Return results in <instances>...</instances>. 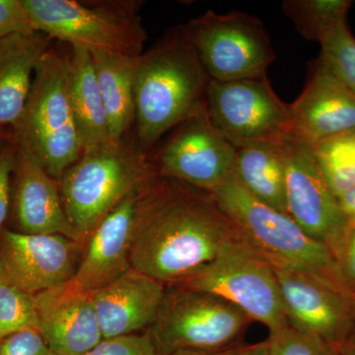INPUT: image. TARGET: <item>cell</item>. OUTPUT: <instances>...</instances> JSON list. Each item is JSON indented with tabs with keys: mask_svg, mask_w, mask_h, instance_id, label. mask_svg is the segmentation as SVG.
<instances>
[{
	"mask_svg": "<svg viewBox=\"0 0 355 355\" xmlns=\"http://www.w3.org/2000/svg\"><path fill=\"white\" fill-rule=\"evenodd\" d=\"M239 235L210 193L155 174L139 191L130 263L174 286L209 265Z\"/></svg>",
	"mask_w": 355,
	"mask_h": 355,
	"instance_id": "cell-1",
	"label": "cell"
},
{
	"mask_svg": "<svg viewBox=\"0 0 355 355\" xmlns=\"http://www.w3.org/2000/svg\"><path fill=\"white\" fill-rule=\"evenodd\" d=\"M211 79L184 27L173 30L137 60L135 139L146 155L163 135L205 106Z\"/></svg>",
	"mask_w": 355,
	"mask_h": 355,
	"instance_id": "cell-2",
	"label": "cell"
},
{
	"mask_svg": "<svg viewBox=\"0 0 355 355\" xmlns=\"http://www.w3.org/2000/svg\"><path fill=\"white\" fill-rule=\"evenodd\" d=\"M155 174L149 156L128 137L84 150L58 182L65 214L81 239Z\"/></svg>",
	"mask_w": 355,
	"mask_h": 355,
	"instance_id": "cell-3",
	"label": "cell"
},
{
	"mask_svg": "<svg viewBox=\"0 0 355 355\" xmlns=\"http://www.w3.org/2000/svg\"><path fill=\"white\" fill-rule=\"evenodd\" d=\"M210 195L245 242L272 265L314 275L349 293L328 247L306 234L286 212L257 200L234 173Z\"/></svg>",
	"mask_w": 355,
	"mask_h": 355,
	"instance_id": "cell-4",
	"label": "cell"
},
{
	"mask_svg": "<svg viewBox=\"0 0 355 355\" xmlns=\"http://www.w3.org/2000/svg\"><path fill=\"white\" fill-rule=\"evenodd\" d=\"M9 132L55 181L78 160L83 146L70 101L69 58L51 49L46 53L35 74L24 112Z\"/></svg>",
	"mask_w": 355,
	"mask_h": 355,
	"instance_id": "cell-5",
	"label": "cell"
},
{
	"mask_svg": "<svg viewBox=\"0 0 355 355\" xmlns=\"http://www.w3.org/2000/svg\"><path fill=\"white\" fill-rule=\"evenodd\" d=\"M36 32L90 53L127 57L144 53L147 33L140 2L24 0Z\"/></svg>",
	"mask_w": 355,
	"mask_h": 355,
	"instance_id": "cell-6",
	"label": "cell"
},
{
	"mask_svg": "<svg viewBox=\"0 0 355 355\" xmlns=\"http://www.w3.org/2000/svg\"><path fill=\"white\" fill-rule=\"evenodd\" d=\"M171 286L218 296L270 333L289 324L272 263L241 235L226 243L200 272Z\"/></svg>",
	"mask_w": 355,
	"mask_h": 355,
	"instance_id": "cell-7",
	"label": "cell"
},
{
	"mask_svg": "<svg viewBox=\"0 0 355 355\" xmlns=\"http://www.w3.org/2000/svg\"><path fill=\"white\" fill-rule=\"evenodd\" d=\"M250 321L218 296L170 286L148 331L156 355L184 349L220 354L237 345Z\"/></svg>",
	"mask_w": 355,
	"mask_h": 355,
	"instance_id": "cell-8",
	"label": "cell"
},
{
	"mask_svg": "<svg viewBox=\"0 0 355 355\" xmlns=\"http://www.w3.org/2000/svg\"><path fill=\"white\" fill-rule=\"evenodd\" d=\"M184 30L211 80L266 78L275 62L265 26L250 14L207 11Z\"/></svg>",
	"mask_w": 355,
	"mask_h": 355,
	"instance_id": "cell-9",
	"label": "cell"
},
{
	"mask_svg": "<svg viewBox=\"0 0 355 355\" xmlns=\"http://www.w3.org/2000/svg\"><path fill=\"white\" fill-rule=\"evenodd\" d=\"M277 142L286 166L287 214L334 256L349 226L318 166L314 148L291 130Z\"/></svg>",
	"mask_w": 355,
	"mask_h": 355,
	"instance_id": "cell-10",
	"label": "cell"
},
{
	"mask_svg": "<svg viewBox=\"0 0 355 355\" xmlns=\"http://www.w3.org/2000/svg\"><path fill=\"white\" fill-rule=\"evenodd\" d=\"M205 109L214 128L235 147L277 141L291 130L289 104L280 100L268 77L210 80Z\"/></svg>",
	"mask_w": 355,
	"mask_h": 355,
	"instance_id": "cell-11",
	"label": "cell"
},
{
	"mask_svg": "<svg viewBox=\"0 0 355 355\" xmlns=\"http://www.w3.org/2000/svg\"><path fill=\"white\" fill-rule=\"evenodd\" d=\"M237 149L210 121L205 106L175 128L149 157L157 176L211 193L234 173Z\"/></svg>",
	"mask_w": 355,
	"mask_h": 355,
	"instance_id": "cell-12",
	"label": "cell"
},
{
	"mask_svg": "<svg viewBox=\"0 0 355 355\" xmlns=\"http://www.w3.org/2000/svg\"><path fill=\"white\" fill-rule=\"evenodd\" d=\"M272 266L288 324L340 349L354 334L355 299L327 280Z\"/></svg>",
	"mask_w": 355,
	"mask_h": 355,
	"instance_id": "cell-13",
	"label": "cell"
},
{
	"mask_svg": "<svg viewBox=\"0 0 355 355\" xmlns=\"http://www.w3.org/2000/svg\"><path fill=\"white\" fill-rule=\"evenodd\" d=\"M81 244L64 235L0 233V277L36 295L71 282L81 257Z\"/></svg>",
	"mask_w": 355,
	"mask_h": 355,
	"instance_id": "cell-14",
	"label": "cell"
},
{
	"mask_svg": "<svg viewBox=\"0 0 355 355\" xmlns=\"http://www.w3.org/2000/svg\"><path fill=\"white\" fill-rule=\"evenodd\" d=\"M13 142L16 161L10 211L18 232L64 235L83 243L65 214L58 182L30 149Z\"/></svg>",
	"mask_w": 355,
	"mask_h": 355,
	"instance_id": "cell-15",
	"label": "cell"
},
{
	"mask_svg": "<svg viewBox=\"0 0 355 355\" xmlns=\"http://www.w3.org/2000/svg\"><path fill=\"white\" fill-rule=\"evenodd\" d=\"M34 296L37 330L53 355H81L104 340L90 292L69 282Z\"/></svg>",
	"mask_w": 355,
	"mask_h": 355,
	"instance_id": "cell-16",
	"label": "cell"
},
{
	"mask_svg": "<svg viewBox=\"0 0 355 355\" xmlns=\"http://www.w3.org/2000/svg\"><path fill=\"white\" fill-rule=\"evenodd\" d=\"M289 111L291 130L312 146L355 130V96L320 58L311 64L305 87Z\"/></svg>",
	"mask_w": 355,
	"mask_h": 355,
	"instance_id": "cell-17",
	"label": "cell"
},
{
	"mask_svg": "<svg viewBox=\"0 0 355 355\" xmlns=\"http://www.w3.org/2000/svg\"><path fill=\"white\" fill-rule=\"evenodd\" d=\"M139 191L125 198L89 236L87 247L71 280L77 288L98 291L132 268L133 221Z\"/></svg>",
	"mask_w": 355,
	"mask_h": 355,
	"instance_id": "cell-18",
	"label": "cell"
},
{
	"mask_svg": "<svg viewBox=\"0 0 355 355\" xmlns=\"http://www.w3.org/2000/svg\"><path fill=\"white\" fill-rule=\"evenodd\" d=\"M165 292L164 284L133 268L116 282L90 292L103 338L135 335L150 328Z\"/></svg>",
	"mask_w": 355,
	"mask_h": 355,
	"instance_id": "cell-19",
	"label": "cell"
},
{
	"mask_svg": "<svg viewBox=\"0 0 355 355\" xmlns=\"http://www.w3.org/2000/svg\"><path fill=\"white\" fill-rule=\"evenodd\" d=\"M53 41L40 32L0 39V132L20 120L35 74Z\"/></svg>",
	"mask_w": 355,
	"mask_h": 355,
	"instance_id": "cell-20",
	"label": "cell"
},
{
	"mask_svg": "<svg viewBox=\"0 0 355 355\" xmlns=\"http://www.w3.org/2000/svg\"><path fill=\"white\" fill-rule=\"evenodd\" d=\"M69 94L83 151L113 139L96 77L92 55L72 48L69 58Z\"/></svg>",
	"mask_w": 355,
	"mask_h": 355,
	"instance_id": "cell-21",
	"label": "cell"
},
{
	"mask_svg": "<svg viewBox=\"0 0 355 355\" xmlns=\"http://www.w3.org/2000/svg\"><path fill=\"white\" fill-rule=\"evenodd\" d=\"M90 53V51H89ZM113 139L128 137L135 123V80L137 60L108 53H90Z\"/></svg>",
	"mask_w": 355,
	"mask_h": 355,
	"instance_id": "cell-22",
	"label": "cell"
},
{
	"mask_svg": "<svg viewBox=\"0 0 355 355\" xmlns=\"http://www.w3.org/2000/svg\"><path fill=\"white\" fill-rule=\"evenodd\" d=\"M234 175L257 200L287 214L286 166L277 141L237 148Z\"/></svg>",
	"mask_w": 355,
	"mask_h": 355,
	"instance_id": "cell-23",
	"label": "cell"
},
{
	"mask_svg": "<svg viewBox=\"0 0 355 355\" xmlns=\"http://www.w3.org/2000/svg\"><path fill=\"white\" fill-rule=\"evenodd\" d=\"M349 0H286L282 9L301 36L320 44L340 26L347 24Z\"/></svg>",
	"mask_w": 355,
	"mask_h": 355,
	"instance_id": "cell-24",
	"label": "cell"
},
{
	"mask_svg": "<svg viewBox=\"0 0 355 355\" xmlns=\"http://www.w3.org/2000/svg\"><path fill=\"white\" fill-rule=\"evenodd\" d=\"M324 179L336 198L355 187V130L313 146Z\"/></svg>",
	"mask_w": 355,
	"mask_h": 355,
	"instance_id": "cell-25",
	"label": "cell"
},
{
	"mask_svg": "<svg viewBox=\"0 0 355 355\" xmlns=\"http://www.w3.org/2000/svg\"><path fill=\"white\" fill-rule=\"evenodd\" d=\"M37 326L35 296L0 277V340L25 329H37Z\"/></svg>",
	"mask_w": 355,
	"mask_h": 355,
	"instance_id": "cell-26",
	"label": "cell"
},
{
	"mask_svg": "<svg viewBox=\"0 0 355 355\" xmlns=\"http://www.w3.org/2000/svg\"><path fill=\"white\" fill-rule=\"evenodd\" d=\"M321 48L320 60L355 96V39L347 24L331 33Z\"/></svg>",
	"mask_w": 355,
	"mask_h": 355,
	"instance_id": "cell-27",
	"label": "cell"
},
{
	"mask_svg": "<svg viewBox=\"0 0 355 355\" xmlns=\"http://www.w3.org/2000/svg\"><path fill=\"white\" fill-rule=\"evenodd\" d=\"M270 355H340V349L291 324L270 333Z\"/></svg>",
	"mask_w": 355,
	"mask_h": 355,
	"instance_id": "cell-28",
	"label": "cell"
},
{
	"mask_svg": "<svg viewBox=\"0 0 355 355\" xmlns=\"http://www.w3.org/2000/svg\"><path fill=\"white\" fill-rule=\"evenodd\" d=\"M16 147L10 132L0 137V233L11 209Z\"/></svg>",
	"mask_w": 355,
	"mask_h": 355,
	"instance_id": "cell-29",
	"label": "cell"
},
{
	"mask_svg": "<svg viewBox=\"0 0 355 355\" xmlns=\"http://www.w3.org/2000/svg\"><path fill=\"white\" fill-rule=\"evenodd\" d=\"M81 355H156L149 331L144 335L120 336L103 340Z\"/></svg>",
	"mask_w": 355,
	"mask_h": 355,
	"instance_id": "cell-30",
	"label": "cell"
},
{
	"mask_svg": "<svg viewBox=\"0 0 355 355\" xmlns=\"http://www.w3.org/2000/svg\"><path fill=\"white\" fill-rule=\"evenodd\" d=\"M35 32L24 0H0V39Z\"/></svg>",
	"mask_w": 355,
	"mask_h": 355,
	"instance_id": "cell-31",
	"label": "cell"
},
{
	"mask_svg": "<svg viewBox=\"0 0 355 355\" xmlns=\"http://www.w3.org/2000/svg\"><path fill=\"white\" fill-rule=\"evenodd\" d=\"M0 355H53L37 329L17 331L0 340Z\"/></svg>",
	"mask_w": 355,
	"mask_h": 355,
	"instance_id": "cell-32",
	"label": "cell"
},
{
	"mask_svg": "<svg viewBox=\"0 0 355 355\" xmlns=\"http://www.w3.org/2000/svg\"><path fill=\"white\" fill-rule=\"evenodd\" d=\"M334 258L343 284L355 299V227H349Z\"/></svg>",
	"mask_w": 355,
	"mask_h": 355,
	"instance_id": "cell-33",
	"label": "cell"
},
{
	"mask_svg": "<svg viewBox=\"0 0 355 355\" xmlns=\"http://www.w3.org/2000/svg\"><path fill=\"white\" fill-rule=\"evenodd\" d=\"M218 355H270L268 340L254 343V345H235L224 350Z\"/></svg>",
	"mask_w": 355,
	"mask_h": 355,
	"instance_id": "cell-34",
	"label": "cell"
},
{
	"mask_svg": "<svg viewBox=\"0 0 355 355\" xmlns=\"http://www.w3.org/2000/svg\"><path fill=\"white\" fill-rule=\"evenodd\" d=\"M338 202L349 227H355V187L338 198Z\"/></svg>",
	"mask_w": 355,
	"mask_h": 355,
	"instance_id": "cell-35",
	"label": "cell"
},
{
	"mask_svg": "<svg viewBox=\"0 0 355 355\" xmlns=\"http://www.w3.org/2000/svg\"><path fill=\"white\" fill-rule=\"evenodd\" d=\"M340 355H355V335L354 334L340 347Z\"/></svg>",
	"mask_w": 355,
	"mask_h": 355,
	"instance_id": "cell-36",
	"label": "cell"
},
{
	"mask_svg": "<svg viewBox=\"0 0 355 355\" xmlns=\"http://www.w3.org/2000/svg\"><path fill=\"white\" fill-rule=\"evenodd\" d=\"M165 355H218V354H209V352H198V350H178Z\"/></svg>",
	"mask_w": 355,
	"mask_h": 355,
	"instance_id": "cell-37",
	"label": "cell"
},
{
	"mask_svg": "<svg viewBox=\"0 0 355 355\" xmlns=\"http://www.w3.org/2000/svg\"><path fill=\"white\" fill-rule=\"evenodd\" d=\"M7 132H8V130H4V132H0V137H3V135H6V133Z\"/></svg>",
	"mask_w": 355,
	"mask_h": 355,
	"instance_id": "cell-38",
	"label": "cell"
}]
</instances>
